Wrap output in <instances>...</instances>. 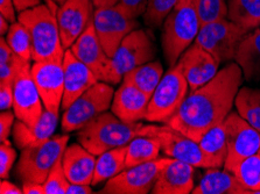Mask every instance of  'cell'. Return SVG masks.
<instances>
[{"mask_svg":"<svg viewBox=\"0 0 260 194\" xmlns=\"http://www.w3.org/2000/svg\"><path fill=\"white\" fill-rule=\"evenodd\" d=\"M232 173L249 189L250 193L258 194L260 192V152L240 162L232 170Z\"/></svg>","mask_w":260,"mask_h":194,"instance_id":"1f68e13d","label":"cell"},{"mask_svg":"<svg viewBox=\"0 0 260 194\" xmlns=\"http://www.w3.org/2000/svg\"><path fill=\"white\" fill-rule=\"evenodd\" d=\"M69 185L70 181L66 176L64 170H63L62 158H60L43 183L46 194H67Z\"/></svg>","mask_w":260,"mask_h":194,"instance_id":"d590c367","label":"cell"},{"mask_svg":"<svg viewBox=\"0 0 260 194\" xmlns=\"http://www.w3.org/2000/svg\"><path fill=\"white\" fill-rule=\"evenodd\" d=\"M93 21V20H92ZM81 62L96 74L100 82L111 84L112 62L111 57L105 53L94 30L93 22L90 23L83 33L80 35L74 45L69 48Z\"/></svg>","mask_w":260,"mask_h":194,"instance_id":"2e32d148","label":"cell"},{"mask_svg":"<svg viewBox=\"0 0 260 194\" xmlns=\"http://www.w3.org/2000/svg\"><path fill=\"white\" fill-rule=\"evenodd\" d=\"M31 76L40 93L45 108L49 112L58 114L64 94L63 62H34V64L31 65Z\"/></svg>","mask_w":260,"mask_h":194,"instance_id":"9a60e30c","label":"cell"},{"mask_svg":"<svg viewBox=\"0 0 260 194\" xmlns=\"http://www.w3.org/2000/svg\"><path fill=\"white\" fill-rule=\"evenodd\" d=\"M188 91L189 85L182 71L177 64L171 66L149 99L146 120L167 124L182 106Z\"/></svg>","mask_w":260,"mask_h":194,"instance_id":"8992f818","label":"cell"},{"mask_svg":"<svg viewBox=\"0 0 260 194\" xmlns=\"http://www.w3.org/2000/svg\"><path fill=\"white\" fill-rule=\"evenodd\" d=\"M179 0H149L144 21L151 28H160Z\"/></svg>","mask_w":260,"mask_h":194,"instance_id":"e575fe53","label":"cell"},{"mask_svg":"<svg viewBox=\"0 0 260 194\" xmlns=\"http://www.w3.org/2000/svg\"><path fill=\"white\" fill-rule=\"evenodd\" d=\"M235 62L247 82H260V28L250 31L237 49Z\"/></svg>","mask_w":260,"mask_h":194,"instance_id":"d4e9b609","label":"cell"},{"mask_svg":"<svg viewBox=\"0 0 260 194\" xmlns=\"http://www.w3.org/2000/svg\"><path fill=\"white\" fill-rule=\"evenodd\" d=\"M154 125L125 122L112 112H104L78 130L77 140L86 150L100 156L108 150L126 146L137 136H152Z\"/></svg>","mask_w":260,"mask_h":194,"instance_id":"7a4b0ae2","label":"cell"},{"mask_svg":"<svg viewBox=\"0 0 260 194\" xmlns=\"http://www.w3.org/2000/svg\"><path fill=\"white\" fill-rule=\"evenodd\" d=\"M226 18L246 31L260 26V0H228Z\"/></svg>","mask_w":260,"mask_h":194,"instance_id":"f1b7e54d","label":"cell"},{"mask_svg":"<svg viewBox=\"0 0 260 194\" xmlns=\"http://www.w3.org/2000/svg\"><path fill=\"white\" fill-rule=\"evenodd\" d=\"M149 99L143 91L123 82L113 96L111 112L125 122H140L146 120Z\"/></svg>","mask_w":260,"mask_h":194,"instance_id":"44dd1931","label":"cell"},{"mask_svg":"<svg viewBox=\"0 0 260 194\" xmlns=\"http://www.w3.org/2000/svg\"><path fill=\"white\" fill-rule=\"evenodd\" d=\"M176 64L186 77L190 92L210 82L219 71L216 58L195 42L181 55Z\"/></svg>","mask_w":260,"mask_h":194,"instance_id":"ac0fdd59","label":"cell"},{"mask_svg":"<svg viewBox=\"0 0 260 194\" xmlns=\"http://www.w3.org/2000/svg\"><path fill=\"white\" fill-rule=\"evenodd\" d=\"M194 169L184 162L169 157L153 187V194H188L194 189Z\"/></svg>","mask_w":260,"mask_h":194,"instance_id":"ffe728a7","label":"cell"},{"mask_svg":"<svg viewBox=\"0 0 260 194\" xmlns=\"http://www.w3.org/2000/svg\"><path fill=\"white\" fill-rule=\"evenodd\" d=\"M247 34L249 31L224 18L201 26L195 43L210 53L220 64L235 61L240 42Z\"/></svg>","mask_w":260,"mask_h":194,"instance_id":"ba28073f","label":"cell"},{"mask_svg":"<svg viewBox=\"0 0 260 194\" xmlns=\"http://www.w3.org/2000/svg\"><path fill=\"white\" fill-rule=\"evenodd\" d=\"M149 0H119L117 7L131 19L143 17L147 10Z\"/></svg>","mask_w":260,"mask_h":194,"instance_id":"74e56055","label":"cell"},{"mask_svg":"<svg viewBox=\"0 0 260 194\" xmlns=\"http://www.w3.org/2000/svg\"><path fill=\"white\" fill-rule=\"evenodd\" d=\"M43 4H46V5L50 9V11H52L53 13L56 15L57 10H58V5L54 2V0H43Z\"/></svg>","mask_w":260,"mask_h":194,"instance_id":"c3c4849f","label":"cell"},{"mask_svg":"<svg viewBox=\"0 0 260 194\" xmlns=\"http://www.w3.org/2000/svg\"><path fill=\"white\" fill-rule=\"evenodd\" d=\"M22 192L23 194H46L45 186L43 184L33 183V181H26L22 183Z\"/></svg>","mask_w":260,"mask_h":194,"instance_id":"b9f144b4","label":"cell"},{"mask_svg":"<svg viewBox=\"0 0 260 194\" xmlns=\"http://www.w3.org/2000/svg\"><path fill=\"white\" fill-rule=\"evenodd\" d=\"M10 21L7 19H5L3 17V15H0V34H2V36H5L9 33L10 30Z\"/></svg>","mask_w":260,"mask_h":194,"instance_id":"7dc6e473","label":"cell"},{"mask_svg":"<svg viewBox=\"0 0 260 194\" xmlns=\"http://www.w3.org/2000/svg\"><path fill=\"white\" fill-rule=\"evenodd\" d=\"M92 22L97 37L110 57L115 55L123 40L139 26L137 19L127 17L117 6L96 9Z\"/></svg>","mask_w":260,"mask_h":194,"instance_id":"7c38bea8","label":"cell"},{"mask_svg":"<svg viewBox=\"0 0 260 194\" xmlns=\"http://www.w3.org/2000/svg\"><path fill=\"white\" fill-rule=\"evenodd\" d=\"M17 160V150L12 146L9 140L0 144V177L2 179L9 177L10 171Z\"/></svg>","mask_w":260,"mask_h":194,"instance_id":"8d00e7d4","label":"cell"},{"mask_svg":"<svg viewBox=\"0 0 260 194\" xmlns=\"http://www.w3.org/2000/svg\"><path fill=\"white\" fill-rule=\"evenodd\" d=\"M126 151H127L126 146H120L101 153L96 160L91 185L96 186L105 183L124 171L126 169Z\"/></svg>","mask_w":260,"mask_h":194,"instance_id":"4316f807","label":"cell"},{"mask_svg":"<svg viewBox=\"0 0 260 194\" xmlns=\"http://www.w3.org/2000/svg\"><path fill=\"white\" fill-rule=\"evenodd\" d=\"M226 130L228 156L224 169L232 172L240 162L260 151V133L238 112H230L224 120Z\"/></svg>","mask_w":260,"mask_h":194,"instance_id":"8fae6325","label":"cell"},{"mask_svg":"<svg viewBox=\"0 0 260 194\" xmlns=\"http://www.w3.org/2000/svg\"><path fill=\"white\" fill-rule=\"evenodd\" d=\"M63 69H64V94H63L62 108L67 109L81 94H83L86 90L100 81L96 74L75 56L70 49L66 50Z\"/></svg>","mask_w":260,"mask_h":194,"instance_id":"d6986e66","label":"cell"},{"mask_svg":"<svg viewBox=\"0 0 260 194\" xmlns=\"http://www.w3.org/2000/svg\"><path fill=\"white\" fill-rule=\"evenodd\" d=\"M6 41L9 43L10 48L23 61H33V57H31L33 47H31L30 34L20 21L11 23L10 30L6 35Z\"/></svg>","mask_w":260,"mask_h":194,"instance_id":"d6a6232c","label":"cell"},{"mask_svg":"<svg viewBox=\"0 0 260 194\" xmlns=\"http://www.w3.org/2000/svg\"><path fill=\"white\" fill-rule=\"evenodd\" d=\"M58 122V114L45 108L40 120L35 126H27L21 121H15L12 130L13 142L18 149L23 150L28 146L41 144L54 135Z\"/></svg>","mask_w":260,"mask_h":194,"instance_id":"603a6c76","label":"cell"},{"mask_svg":"<svg viewBox=\"0 0 260 194\" xmlns=\"http://www.w3.org/2000/svg\"><path fill=\"white\" fill-rule=\"evenodd\" d=\"M200 148L210 162L212 168H222L228 156L226 130L224 121L211 127L199 140Z\"/></svg>","mask_w":260,"mask_h":194,"instance_id":"484cf974","label":"cell"},{"mask_svg":"<svg viewBox=\"0 0 260 194\" xmlns=\"http://www.w3.org/2000/svg\"><path fill=\"white\" fill-rule=\"evenodd\" d=\"M13 83H2L0 84V108L2 110L13 108Z\"/></svg>","mask_w":260,"mask_h":194,"instance_id":"ab89813d","label":"cell"},{"mask_svg":"<svg viewBox=\"0 0 260 194\" xmlns=\"http://www.w3.org/2000/svg\"><path fill=\"white\" fill-rule=\"evenodd\" d=\"M164 74L162 64L160 62L152 61L126 72L123 82L129 83L137 89L143 91L148 97H152Z\"/></svg>","mask_w":260,"mask_h":194,"instance_id":"83f0119b","label":"cell"},{"mask_svg":"<svg viewBox=\"0 0 260 194\" xmlns=\"http://www.w3.org/2000/svg\"><path fill=\"white\" fill-rule=\"evenodd\" d=\"M201 22L190 0H179L162 25V50L169 68L174 66L181 55L198 36Z\"/></svg>","mask_w":260,"mask_h":194,"instance_id":"277c9868","label":"cell"},{"mask_svg":"<svg viewBox=\"0 0 260 194\" xmlns=\"http://www.w3.org/2000/svg\"><path fill=\"white\" fill-rule=\"evenodd\" d=\"M92 188L90 185L84 184H72L70 183L67 194H91Z\"/></svg>","mask_w":260,"mask_h":194,"instance_id":"f6af8a7d","label":"cell"},{"mask_svg":"<svg viewBox=\"0 0 260 194\" xmlns=\"http://www.w3.org/2000/svg\"><path fill=\"white\" fill-rule=\"evenodd\" d=\"M0 15L9 20L11 23L17 21V10L13 0H0Z\"/></svg>","mask_w":260,"mask_h":194,"instance_id":"60d3db41","label":"cell"},{"mask_svg":"<svg viewBox=\"0 0 260 194\" xmlns=\"http://www.w3.org/2000/svg\"><path fill=\"white\" fill-rule=\"evenodd\" d=\"M68 142V135H57L41 144L21 150L15 168V177L21 183L33 181L43 184L56 162L63 157Z\"/></svg>","mask_w":260,"mask_h":194,"instance_id":"5b68a950","label":"cell"},{"mask_svg":"<svg viewBox=\"0 0 260 194\" xmlns=\"http://www.w3.org/2000/svg\"><path fill=\"white\" fill-rule=\"evenodd\" d=\"M13 112L17 120L27 126H35L40 120L45 106L31 76V65L25 61L13 82Z\"/></svg>","mask_w":260,"mask_h":194,"instance_id":"4fadbf2b","label":"cell"},{"mask_svg":"<svg viewBox=\"0 0 260 194\" xmlns=\"http://www.w3.org/2000/svg\"><path fill=\"white\" fill-rule=\"evenodd\" d=\"M154 42L145 29H135L126 36L116 53L111 57L112 82L111 85L123 82L126 72L145 63L154 61Z\"/></svg>","mask_w":260,"mask_h":194,"instance_id":"9c48e42d","label":"cell"},{"mask_svg":"<svg viewBox=\"0 0 260 194\" xmlns=\"http://www.w3.org/2000/svg\"><path fill=\"white\" fill-rule=\"evenodd\" d=\"M126 169L147 163L159 157L160 140L155 136H137L126 145Z\"/></svg>","mask_w":260,"mask_h":194,"instance_id":"f546056e","label":"cell"},{"mask_svg":"<svg viewBox=\"0 0 260 194\" xmlns=\"http://www.w3.org/2000/svg\"><path fill=\"white\" fill-rule=\"evenodd\" d=\"M113 91L111 84L98 82L81 94L68 108L64 109L62 117V130L72 133L81 130L102 113L111 108Z\"/></svg>","mask_w":260,"mask_h":194,"instance_id":"52a82bcc","label":"cell"},{"mask_svg":"<svg viewBox=\"0 0 260 194\" xmlns=\"http://www.w3.org/2000/svg\"><path fill=\"white\" fill-rule=\"evenodd\" d=\"M190 3L198 12L201 26L224 19L228 15L225 0H190Z\"/></svg>","mask_w":260,"mask_h":194,"instance_id":"836d02e7","label":"cell"},{"mask_svg":"<svg viewBox=\"0 0 260 194\" xmlns=\"http://www.w3.org/2000/svg\"><path fill=\"white\" fill-rule=\"evenodd\" d=\"M243 77L237 63H229L210 82L189 92L180 109L165 125L199 142L208 129L229 115Z\"/></svg>","mask_w":260,"mask_h":194,"instance_id":"6da1fadb","label":"cell"},{"mask_svg":"<svg viewBox=\"0 0 260 194\" xmlns=\"http://www.w3.org/2000/svg\"><path fill=\"white\" fill-rule=\"evenodd\" d=\"M54 2H55V3H56L58 6H60V5H62V4H63V3H66V2H67V0H54Z\"/></svg>","mask_w":260,"mask_h":194,"instance_id":"681fc988","label":"cell"},{"mask_svg":"<svg viewBox=\"0 0 260 194\" xmlns=\"http://www.w3.org/2000/svg\"><path fill=\"white\" fill-rule=\"evenodd\" d=\"M96 160V155L86 150L81 143L67 146L62 157V164L70 183L91 185Z\"/></svg>","mask_w":260,"mask_h":194,"instance_id":"7402d4cb","label":"cell"},{"mask_svg":"<svg viewBox=\"0 0 260 194\" xmlns=\"http://www.w3.org/2000/svg\"><path fill=\"white\" fill-rule=\"evenodd\" d=\"M0 193L2 194H21L22 188L18 187L17 185L11 183L9 180L3 179L2 183H0Z\"/></svg>","mask_w":260,"mask_h":194,"instance_id":"ee69618b","label":"cell"},{"mask_svg":"<svg viewBox=\"0 0 260 194\" xmlns=\"http://www.w3.org/2000/svg\"><path fill=\"white\" fill-rule=\"evenodd\" d=\"M192 194H250L234 173L219 168L208 169Z\"/></svg>","mask_w":260,"mask_h":194,"instance_id":"cb8c5ba5","label":"cell"},{"mask_svg":"<svg viewBox=\"0 0 260 194\" xmlns=\"http://www.w3.org/2000/svg\"><path fill=\"white\" fill-rule=\"evenodd\" d=\"M169 157H162L125 169L119 175L106 181L102 194H147L152 192L161 170Z\"/></svg>","mask_w":260,"mask_h":194,"instance_id":"30bf717a","label":"cell"},{"mask_svg":"<svg viewBox=\"0 0 260 194\" xmlns=\"http://www.w3.org/2000/svg\"><path fill=\"white\" fill-rule=\"evenodd\" d=\"M13 2H14L15 10L20 13L22 11L33 9L35 6L41 5L43 0H13Z\"/></svg>","mask_w":260,"mask_h":194,"instance_id":"7bdbcfd3","label":"cell"},{"mask_svg":"<svg viewBox=\"0 0 260 194\" xmlns=\"http://www.w3.org/2000/svg\"><path fill=\"white\" fill-rule=\"evenodd\" d=\"M15 118L17 117L14 112H11L10 109L2 110V114H0V141L2 142L9 140L15 124Z\"/></svg>","mask_w":260,"mask_h":194,"instance_id":"f35d334b","label":"cell"},{"mask_svg":"<svg viewBox=\"0 0 260 194\" xmlns=\"http://www.w3.org/2000/svg\"><path fill=\"white\" fill-rule=\"evenodd\" d=\"M235 106L239 115L260 133V89L240 88Z\"/></svg>","mask_w":260,"mask_h":194,"instance_id":"4dcf8cb0","label":"cell"},{"mask_svg":"<svg viewBox=\"0 0 260 194\" xmlns=\"http://www.w3.org/2000/svg\"><path fill=\"white\" fill-rule=\"evenodd\" d=\"M92 0H67L58 6L56 18L64 49H69L93 20Z\"/></svg>","mask_w":260,"mask_h":194,"instance_id":"e0dca14e","label":"cell"},{"mask_svg":"<svg viewBox=\"0 0 260 194\" xmlns=\"http://www.w3.org/2000/svg\"><path fill=\"white\" fill-rule=\"evenodd\" d=\"M152 136L159 138L161 151L166 156L184 162L195 168H212L211 163L200 148L199 142L172 128L171 126L154 125Z\"/></svg>","mask_w":260,"mask_h":194,"instance_id":"5bb4252c","label":"cell"},{"mask_svg":"<svg viewBox=\"0 0 260 194\" xmlns=\"http://www.w3.org/2000/svg\"><path fill=\"white\" fill-rule=\"evenodd\" d=\"M119 0H92L94 9H104V7L116 6Z\"/></svg>","mask_w":260,"mask_h":194,"instance_id":"bcb514c9","label":"cell"},{"mask_svg":"<svg viewBox=\"0 0 260 194\" xmlns=\"http://www.w3.org/2000/svg\"><path fill=\"white\" fill-rule=\"evenodd\" d=\"M259 152H260V151H259Z\"/></svg>","mask_w":260,"mask_h":194,"instance_id":"f907efd6","label":"cell"},{"mask_svg":"<svg viewBox=\"0 0 260 194\" xmlns=\"http://www.w3.org/2000/svg\"><path fill=\"white\" fill-rule=\"evenodd\" d=\"M18 21L29 31L34 62H63L66 49L62 45L57 18L46 4L20 12Z\"/></svg>","mask_w":260,"mask_h":194,"instance_id":"3957f363","label":"cell"}]
</instances>
